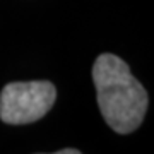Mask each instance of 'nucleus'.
I'll return each mask as SVG.
<instances>
[{
  "label": "nucleus",
  "mask_w": 154,
  "mask_h": 154,
  "mask_svg": "<svg viewBox=\"0 0 154 154\" xmlns=\"http://www.w3.org/2000/svg\"><path fill=\"white\" fill-rule=\"evenodd\" d=\"M57 89L50 81L11 82L0 93V120L26 125L43 118L55 105Z\"/></svg>",
  "instance_id": "obj_2"
},
{
  "label": "nucleus",
  "mask_w": 154,
  "mask_h": 154,
  "mask_svg": "<svg viewBox=\"0 0 154 154\" xmlns=\"http://www.w3.org/2000/svg\"><path fill=\"white\" fill-rule=\"evenodd\" d=\"M51 154H82V152H81V151H77V149L67 147V149H62V151H57V152H51Z\"/></svg>",
  "instance_id": "obj_3"
},
{
  "label": "nucleus",
  "mask_w": 154,
  "mask_h": 154,
  "mask_svg": "<svg viewBox=\"0 0 154 154\" xmlns=\"http://www.w3.org/2000/svg\"><path fill=\"white\" fill-rule=\"evenodd\" d=\"M93 82L99 111L111 130H137L147 111L149 96L127 62L113 53H101L93 65Z\"/></svg>",
  "instance_id": "obj_1"
}]
</instances>
